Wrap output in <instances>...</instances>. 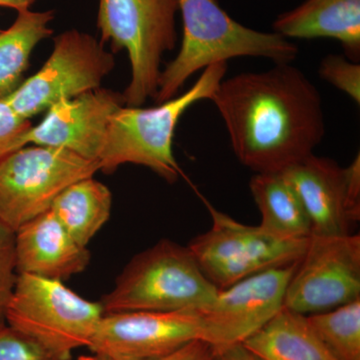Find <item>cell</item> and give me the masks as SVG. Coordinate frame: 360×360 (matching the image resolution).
<instances>
[{"label": "cell", "mask_w": 360, "mask_h": 360, "mask_svg": "<svg viewBox=\"0 0 360 360\" xmlns=\"http://www.w3.org/2000/svg\"><path fill=\"white\" fill-rule=\"evenodd\" d=\"M291 63L224 78L210 99L234 155L255 174L283 172L312 155L326 136L321 94Z\"/></svg>", "instance_id": "6da1fadb"}, {"label": "cell", "mask_w": 360, "mask_h": 360, "mask_svg": "<svg viewBox=\"0 0 360 360\" xmlns=\"http://www.w3.org/2000/svg\"><path fill=\"white\" fill-rule=\"evenodd\" d=\"M184 35L179 54L161 71L156 104L177 96L189 77L207 66L236 58L292 63L297 45L278 33L258 32L231 18L217 0H179Z\"/></svg>", "instance_id": "7a4b0ae2"}, {"label": "cell", "mask_w": 360, "mask_h": 360, "mask_svg": "<svg viewBox=\"0 0 360 360\" xmlns=\"http://www.w3.org/2000/svg\"><path fill=\"white\" fill-rule=\"evenodd\" d=\"M227 63L203 70L187 91L153 108L122 106L111 115L103 151L98 158L104 174L132 163L153 170L169 184L186 179L174 155L175 129L180 117L198 101H210L226 75Z\"/></svg>", "instance_id": "3957f363"}, {"label": "cell", "mask_w": 360, "mask_h": 360, "mask_svg": "<svg viewBox=\"0 0 360 360\" xmlns=\"http://www.w3.org/2000/svg\"><path fill=\"white\" fill-rule=\"evenodd\" d=\"M217 292L187 246L162 239L130 260L101 303L104 314L179 311L200 309Z\"/></svg>", "instance_id": "277c9868"}, {"label": "cell", "mask_w": 360, "mask_h": 360, "mask_svg": "<svg viewBox=\"0 0 360 360\" xmlns=\"http://www.w3.org/2000/svg\"><path fill=\"white\" fill-rule=\"evenodd\" d=\"M179 0H99L97 28L112 52L127 51L131 77L123 92L125 105L155 101L161 60L177 42Z\"/></svg>", "instance_id": "5b68a950"}, {"label": "cell", "mask_w": 360, "mask_h": 360, "mask_svg": "<svg viewBox=\"0 0 360 360\" xmlns=\"http://www.w3.org/2000/svg\"><path fill=\"white\" fill-rule=\"evenodd\" d=\"M104 310L63 281L18 274L4 321L65 360L89 347Z\"/></svg>", "instance_id": "8992f818"}, {"label": "cell", "mask_w": 360, "mask_h": 360, "mask_svg": "<svg viewBox=\"0 0 360 360\" xmlns=\"http://www.w3.org/2000/svg\"><path fill=\"white\" fill-rule=\"evenodd\" d=\"M212 217V227L194 238L187 248L205 276L219 290L251 276L276 267L297 264L309 238H281L260 225L241 224L217 210L203 196Z\"/></svg>", "instance_id": "52a82bcc"}, {"label": "cell", "mask_w": 360, "mask_h": 360, "mask_svg": "<svg viewBox=\"0 0 360 360\" xmlns=\"http://www.w3.org/2000/svg\"><path fill=\"white\" fill-rule=\"evenodd\" d=\"M97 161L63 148L28 146L0 160V225L15 231L51 210L66 187L92 177Z\"/></svg>", "instance_id": "ba28073f"}, {"label": "cell", "mask_w": 360, "mask_h": 360, "mask_svg": "<svg viewBox=\"0 0 360 360\" xmlns=\"http://www.w3.org/2000/svg\"><path fill=\"white\" fill-rule=\"evenodd\" d=\"M115 66V54L103 42L89 33L68 30L54 39L53 51L44 66L4 101L30 120L61 99L99 89Z\"/></svg>", "instance_id": "9c48e42d"}, {"label": "cell", "mask_w": 360, "mask_h": 360, "mask_svg": "<svg viewBox=\"0 0 360 360\" xmlns=\"http://www.w3.org/2000/svg\"><path fill=\"white\" fill-rule=\"evenodd\" d=\"M360 300V236H311L286 288L284 307L319 314Z\"/></svg>", "instance_id": "30bf717a"}, {"label": "cell", "mask_w": 360, "mask_h": 360, "mask_svg": "<svg viewBox=\"0 0 360 360\" xmlns=\"http://www.w3.org/2000/svg\"><path fill=\"white\" fill-rule=\"evenodd\" d=\"M194 340L208 341L198 309L104 314L89 345L110 360H143L172 354Z\"/></svg>", "instance_id": "8fae6325"}, {"label": "cell", "mask_w": 360, "mask_h": 360, "mask_svg": "<svg viewBox=\"0 0 360 360\" xmlns=\"http://www.w3.org/2000/svg\"><path fill=\"white\" fill-rule=\"evenodd\" d=\"M297 264L267 269L232 284L198 309L210 345L217 349L239 345L264 328L283 309Z\"/></svg>", "instance_id": "7c38bea8"}, {"label": "cell", "mask_w": 360, "mask_h": 360, "mask_svg": "<svg viewBox=\"0 0 360 360\" xmlns=\"http://www.w3.org/2000/svg\"><path fill=\"white\" fill-rule=\"evenodd\" d=\"M124 105L122 94L101 87L61 99L46 110L39 124L26 132L25 144L66 149L98 162L111 115Z\"/></svg>", "instance_id": "4fadbf2b"}, {"label": "cell", "mask_w": 360, "mask_h": 360, "mask_svg": "<svg viewBox=\"0 0 360 360\" xmlns=\"http://www.w3.org/2000/svg\"><path fill=\"white\" fill-rule=\"evenodd\" d=\"M302 201L311 236H343L359 220L348 205L345 167L314 153L281 172Z\"/></svg>", "instance_id": "5bb4252c"}, {"label": "cell", "mask_w": 360, "mask_h": 360, "mask_svg": "<svg viewBox=\"0 0 360 360\" xmlns=\"http://www.w3.org/2000/svg\"><path fill=\"white\" fill-rule=\"evenodd\" d=\"M18 274L63 281L84 272L90 252L66 231L51 210L23 224L14 233Z\"/></svg>", "instance_id": "9a60e30c"}, {"label": "cell", "mask_w": 360, "mask_h": 360, "mask_svg": "<svg viewBox=\"0 0 360 360\" xmlns=\"http://www.w3.org/2000/svg\"><path fill=\"white\" fill-rule=\"evenodd\" d=\"M272 27L288 39H335L345 56L359 63L360 0H304L279 14Z\"/></svg>", "instance_id": "2e32d148"}, {"label": "cell", "mask_w": 360, "mask_h": 360, "mask_svg": "<svg viewBox=\"0 0 360 360\" xmlns=\"http://www.w3.org/2000/svg\"><path fill=\"white\" fill-rule=\"evenodd\" d=\"M241 345L260 360H338L310 328L305 315L285 307Z\"/></svg>", "instance_id": "e0dca14e"}, {"label": "cell", "mask_w": 360, "mask_h": 360, "mask_svg": "<svg viewBox=\"0 0 360 360\" xmlns=\"http://www.w3.org/2000/svg\"><path fill=\"white\" fill-rule=\"evenodd\" d=\"M250 188L262 214L259 225L264 231L281 238L311 236V224L302 201L281 172L255 174Z\"/></svg>", "instance_id": "ac0fdd59"}, {"label": "cell", "mask_w": 360, "mask_h": 360, "mask_svg": "<svg viewBox=\"0 0 360 360\" xmlns=\"http://www.w3.org/2000/svg\"><path fill=\"white\" fill-rule=\"evenodd\" d=\"M111 207L110 188L92 176L66 187L54 200L51 210L71 238L86 248L110 219Z\"/></svg>", "instance_id": "d6986e66"}, {"label": "cell", "mask_w": 360, "mask_h": 360, "mask_svg": "<svg viewBox=\"0 0 360 360\" xmlns=\"http://www.w3.org/2000/svg\"><path fill=\"white\" fill-rule=\"evenodd\" d=\"M53 11H20L13 25L0 32V99L22 84L33 49L52 34Z\"/></svg>", "instance_id": "ffe728a7"}, {"label": "cell", "mask_w": 360, "mask_h": 360, "mask_svg": "<svg viewBox=\"0 0 360 360\" xmlns=\"http://www.w3.org/2000/svg\"><path fill=\"white\" fill-rule=\"evenodd\" d=\"M305 319L336 359L360 360V300Z\"/></svg>", "instance_id": "44dd1931"}, {"label": "cell", "mask_w": 360, "mask_h": 360, "mask_svg": "<svg viewBox=\"0 0 360 360\" xmlns=\"http://www.w3.org/2000/svg\"><path fill=\"white\" fill-rule=\"evenodd\" d=\"M0 360H65L18 329L0 321Z\"/></svg>", "instance_id": "7402d4cb"}, {"label": "cell", "mask_w": 360, "mask_h": 360, "mask_svg": "<svg viewBox=\"0 0 360 360\" xmlns=\"http://www.w3.org/2000/svg\"><path fill=\"white\" fill-rule=\"evenodd\" d=\"M322 79L347 94L360 104V65L340 54H328L319 65Z\"/></svg>", "instance_id": "603a6c76"}, {"label": "cell", "mask_w": 360, "mask_h": 360, "mask_svg": "<svg viewBox=\"0 0 360 360\" xmlns=\"http://www.w3.org/2000/svg\"><path fill=\"white\" fill-rule=\"evenodd\" d=\"M32 127L4 99H0V160L26 146L25 135Z\"/></svg>", "instance_id": "cb8c5ba5"}, {"label": "cell", "mask_w": 360, "mask_h": 360, "mask_svg": "<svg viewBox=\"0 0 360 360\" xmlns=\"http://www.w3.org/2000/svg\"><path fill=\"white\" fill-rule=\"evenodd\" d=\"M18 271L14 255V233L0 225V321L15 285Z\"/></svg>", "instance_id": "d4e9b609"}, {"label": "cell", "mask_w": 360, "mask_h": 360, "mask_svg": "<svg viewBox=\"0 0 360 360\" xmlns=\"http://www.w3.org/2000/svg\"><path fill=\"white\" fill-rule=\"evenodd\" d=\"M217 352V347L206 341L194 340L172 354L143 360H215Z\"/></svg>", "instance_id": "484cf974"}, {"label": "cell", "mask_w": 360, "mask_h": 360, "mask_svg": "<svg viewBox=\"0 0 360 360\" xmlns=\"http://www.w3.org/2000/svg\"><path fill=\"white\" fill-rule=\"evenodd\" d=\"M345 186L348 205L355 219H360V155L357 153L354 161L345 167Z\"/></svg>", "instance_id": "4316f807"}, {"label": "cell", "mask_w": 360, "mask_h": 360, "mask_svg": "<svg viewBox=\"0 0 360 360\" xmlns=\"http://www.w3.org/2000/svg\"><path fill=\"white\" fill-rule=\"evenodd\" d=\"M219 360H260L241 343L219 349Z\"/></svg>", "instance_id": "83f0119b"}, {"label": "cell", "mask_w": 360, "mask_h": 360, "mask_svg": "<svg viewBox=\"0 0 360 360\" xmlns=\"http://www.w3.org/2000/svg\"><path fill=\"white\" fill-rule=\"evenodd\" d=\"M35 0H0V6L8 7L20 11H30V7L34 4Z\"/></svg>", "instance_id": "f1b7e54d"}, {"label": "cell", "mask_w": 360, "mask_h": 360, "mask_svg": "<svg viewBox=\"0 0 360 360\" xmlns=\"http://www.w3.org/2000/svg\"><path fill=\"white\" fill-rule=\"evenodd\" d=\"M78 360H110L101 355L92 354L91 355H82L78 357Z\"/></svg>", "instance_id": "f546056e"}, {"label": "cell", "mask_w": 360, "mask_h": 360, "mask_svg": "<svg viewBox=\"0 0 360 360\" xmlns=\"http://www.w3.org/2000/svg\"><path fill=\"white\" fill-rule=\"evenodd\" d=\"M215 360H219V352H217V359H215Z\"/></svg>", "instance_id": "4dcf8cb0"}, {"label": "cell", "mask_w": 360, "mask_h": 360, "mask_svg": "<svg viewBox=\"0 0 360 360\" xmlns=\"http://www.w3.org/2000/svg\"><path fill=\"white\" fill-rule=\"evenodd\" d=\"M0 32H1V30H0Z\"/></svg>", "instance_id": "1f68e13d"}]
</instances>
